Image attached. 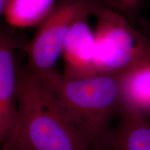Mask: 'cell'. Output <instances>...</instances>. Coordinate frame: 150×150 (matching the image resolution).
<instances>
[{
  "instance_id": "obj_1",
  "label": "cell",
  "mask_w": 150,
  "mask_h": 150,
  "mask_svg": "<svg viewBox=\"0 0 150 150\" xmlns=\"http://www.w3.org/2000/svg\"><path fill=\"white\" fill-rule=\"evenodd\" d=\"M59 73L17 69V117L4 143L29 150H93L62 107L55 91Z\"/></svg>"
},
{
  "instance_id": "obj_2",
  "label": "cell",
  "mask_w": 150,
  "mask_h": 150,
  "mask_svg": "<svg viewBox=\"0 0 150 150\" xmlns=\"http://www.w3.org/2000/svg\"><path fill=\"white\" fill-rule=\"evenodd\" d=\"M55 91L62 107L93 150H106L122 99L120 77L96 74L69 78L57 74Z\"/></svg>"
},
{
  "instance_id": "obj_3",
  "label": "cell",
  "mask_w": 150,
  "mask_h": 150,
  "mask_svg": "<svg viewBox=\"0 0 150 150\" xmlns=\"http://www.w3.org/2000/svg\"><path fill=\"white\" fill-rule=\"evenodd\" d=\"M94 71L121 76L150 63L149 38L115 11L105 7L95 16Z\"/></svg>"
},
{
  "instance_id": "obj_4",
  "label": "cell",
  "mask_w": 150,
  "mask_h": 150,
  "mask_svg": "<svg viewBox=\"0 0 150 150\" xmlns=\"http://www.w3.org/2000/svg\"><path fill=\"white\" fill-rule=\"evenodd\" d=\"M104 7L96 0L56 1L24 48L28 58L27 67L40 74L56 72L54 67L62 54L65 38L74 22L84 13L95 17Z\"/></svg>"
},
{
  "instance_id": "obj_5",
  "label": "cell",
  "mask_w": 150,
  "mask_h": 150,
  "mask_svg": "<svg viewBox=\"0 0 150 150\" xmlns=\"http://www.w3.org/2000/svg\"><path fill=\"white\" fill-rule=\"evenodd\" d=\"M14 27L0 29V143L8 139L17 117L16 50H24L27 42Z\"/></svg>"
},
{
  "instance_id": "obj_6",
  "label": "cell",
  "mask_w": 150,
  "mask_h": 150,
  "mask_svg": "<svg viewBox=\"0 0 150 150\" xmlns=\"http://www.w3.org/2000/svg\"><path fill=\"white\" fill-rule=\"evenodd\" d=\"M91 15H81L72 24L63 44L62 54L65 63L63 75L81 78L95 75L94 71L95 34L88 24Z\"/></svg>"
},
{
  "instance_id": "obj_7",
  "label": "cell",
  "mask_w": 150,
  "mask_h": 150,
  "mask_svg": "<svg viewBox=\"0 0 150 150\" xmlns=\"http://www.w3.org/2000/svg\"><path fill=\"white\" fill-rule=\"evenodd\" d=\"M119 122L112 129L108 150H150V122L131 105L121 101Z\"/></svg>"
},
{
  "instance_id": "obj_8",
  "label": "cell",
  "mask_w": 150,
  "mask_h": 150,
  "mask_svg": "<svg viewBox=\"0 0 150 150\" xmlns=\"http://www.w3.org/2000/svg\"><path fill=\"white\" fill-rule=\"evenodd\" d=\"M119 77L122 102L144 115L150 113V63L132 69Z\"/></svg>"
},
{
  "instance_id": "obj_9",
  "label": "cell",
  "mask_w": 150,
  "mask_h": 150,
  "mask_svg": "<svg viewBox=\"0 0 150 150\" xmlns=\"http://www.w3.org/2000/svg\"><path fill=\"white\" fill-rule=\"evenodd\" d=\"M56 2V0H8L4 16L9 25L16 28L39 25Z\"/></svg>"
},
{
  "instance_id": "obj_10",
  "label": "cell",
  "mask_w": 150,
  "mask_h": 150,
  "mask_svg": "<svg viewBox=\"0 0 150 150\" xmlns=\"http://www.w3.org/2000/svg\"><path fill=\"white\" fill-rule=\"evenodd\" d=\"M104 6L127 18L133 25L140 18V13L147 0H96Z\"/></svg>"
},
{
  "instance_id": "obj_11",
  "label": "cell",
  "mask_w": 150,
  "mask_h": 150,
  "mask_svg": "<svg viewBox=\"0 0 150 150\" xmlns=\"http://www.w3.org/2000/svg\"><path fill=\"white\" fill-rule=\"evenodd\" d=\"M135 27L139 30L140 32L144 33L149 38L150 37V22L146 20L145 18L140 17Z\"/></svg>"
},
{
  "instance_id": "obj_12",
  "label": "cell",
  "mask_w": 150,
  "mask_h": 150,
  "mask_svg": "<svg viewBox=\"0 0 150 150\" xmlns=\"http://www.w3.org/2000/svg\"><path fill=\"white\" fill-rule=\"evenodd\" d=\"M0 150H29L22 148H17L9 146L5 143H0Z\"/></svg>"
},
{
  "instance_id": "obj_13",
  "label": "cell",
  "mask_w": 150,
  "mask_h": 150,
  "mask_svg": "<svg viewBox=\"0 0 150 150\" xmlns=\"http://www.w3.org/2000/svg\"><path fill=\"white\" fill-rule=\"evenodd\" d=\"M8 1V0H0V16L4 15Z\"/></svg>"
},
{
  "instance_id": "obj_14",
  "label": "cell",
  "mask_w": 150,
  "mask_h": 150,
  "mask_svg": "<svg viewBox=\"0 0 150 150\" xmlns=\"http://www.w3.org/2000/svg\"><path fill=\"white\" fill-rule=\"evenodd\" d=\"M107 150H108V149H107Z\"/></svg>"
}]
</instances>
